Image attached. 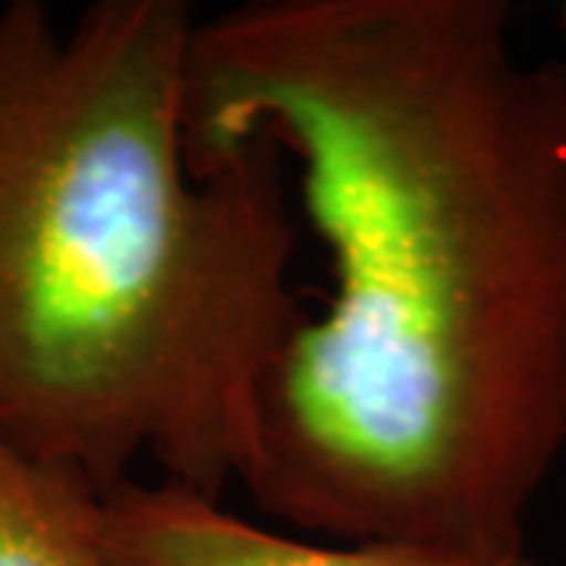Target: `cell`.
I'll use <instances>...</instances> for the list:
<instances>
[{"label":"cell","instance_id":"6da1fadb","mask_svg":"<svg viewBox=\"0 0 566 566\" xmlns=\"http://www.w3.org/2000/svg\"><path fill=\"white\" fill-rule=\"evenodd\" d=\"M245 145L296 164L334 274L259 390L252 504L523 551L566 457V57L506 0H245L196 22L186 148Z\"/></svg>","mask_w":566,"mask_h":566},{"label":"cell","instance_id":"7a4b0ae2","mask_svg":"<svg viewBox=\"0 0 566 566\" xmlns=\"http://www.w3.org/2000/svg\"><path fill=\"white\" fill-rule=\"evenodd\" d=\"M182 0L0 7V447L98 494L155 463L221 497L305 322L283 155L196 170Z\"/></svg>","mask_w":566,"mask_h":566},{"label":"cell","instance_id":"3957f363","mask_svg":"<svg viewBox=\"0 0 566 566\" xmlns=\"http://www.w3.org/2000/svg\"><path fill=\"white\" fill-rule=\"evenodd\" d=\"M95 532L104 566H538L526 547L475 554L406 542H303L167 479H126L102 491Z\"/></svg>","mask_w":566,"mask_h":566},{"label":"cell","instance_id":"277c9868","mask_svg":"<svg viewBox=\"0 0 566 566\" xmlns=\"http://www.w3.org/2000/svg\"><path fill=\"white\" fill-rule=\"evenodd\" d=\"M98 491L0 447V566H104Z\"/></svg>","mask_w":566,"mask_h":566}]
</instances>
